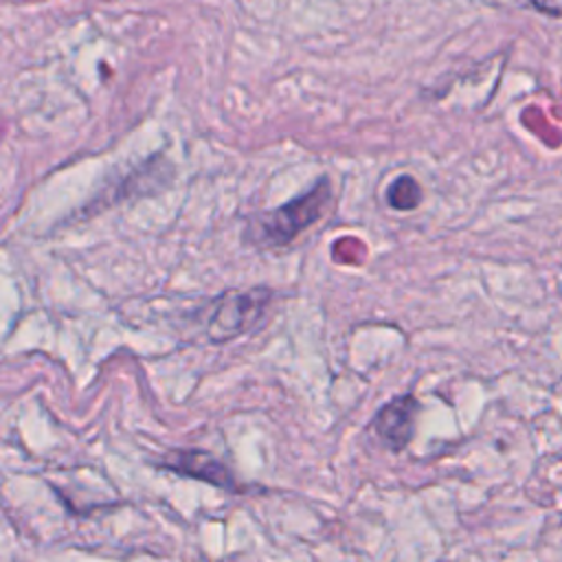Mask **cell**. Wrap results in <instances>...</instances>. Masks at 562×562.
<instances>
[{"instance_id": "6da1fadb", "label": "cell", "mask_w": 562, "mask_h": 562, "mask_svg": "<svg viewBox=\"0 0 562 562\" xmlns=\"http://www.w3.org/2000/svg\"><path fill=\"white\" fill-rule=\"evenodd\" d=\"M329 200H331L329 180L321 178L312 189H307L299 198H292L283 206L250 220L248 239L263 248L285 246L299 233H303L305 228H310L314 222L321 220Z\"/></svg>"}, {"instance_id": "7a4b0ae2", "label": "cell", "mask_w": 562, "mask_h": 562, "mask_svg": "<svg viewBox=\"0 0 562 562\" xmlns=\"http://www.w3.org/2000/svg\"><path fill=\"white\" fill-rule=\"evenodd\" d=\"M270 292L266 288H255L248 292H228L206 305L204 327L211 340L222 342L244 334L255 325L263 310L268 307Z\"/></svg>"}, {"instance_id": "3957f363", "label": "cell", "mask_w": 562, "mask_h": 562, "mask_svg": "<svg viewBox=\"0 0 562 562\" xmlns=\"http://www.w3.org/2000/svg\"><path fill=\"white\" fill-rule=\"evenodd\" d=\"M415 413L417 400L413 395H397L378 411L371 428L389 450L400 452L413 437Z\"/></svg>"}, {"instance_id": "277c9868", "label": "cell", "mask_w": 562, "mask_h": 562, "mask_svg": "<svg viewBox=\"0 0 562 562\" xmlns=\"http://www.w3.org/2000/svg\"><path fill=\"white\" fill-rule=\"evenodd\" d=\"M158 468L206 481L222 490H237L231 470L204 450H171L169 454H165V459H160Z\"/></svg>"}, {"instance_id": "5b68a950", "label": "cell", "mask_w": 562, "mask_h": 562, "mask_svg": "<svg viewBox=\"0 0 562 562\" xmlns=\"http://www.w3.org/2000/svg\"><path fill=\"white\" fill-rule=\"evenodd\" d=\"M386 202L397 211H411L422 202V189L413 176L395 178L386 189Z\"/></svg>"}]
</instances>
